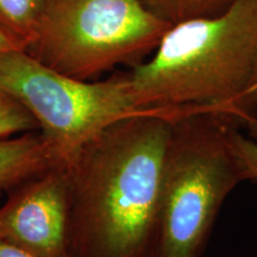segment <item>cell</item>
Masks as SVG:
<instances>
[{
    "label": "cell",
    "instance_id": "5bb4252c",
    "mask_svg": "<svg viewBox=\"0 0 257 257\" xmlns=\"http://www.w3.org/2000/svg\"><path fill=\"white\" fill-rule=\"evenodd\" d=\"M244 105L248 110H251V107L257 108V68L255 75L251 80V83H250L245 94H244Z\"/></svg>",
    "mask_w": 257,
    "mask_h": 257
},
{
    "label": "cell",
    "instance_id": "7c38bea8",
    "mask_svg": "<svg viewBox=\"0 0 257 257\" xmlns=\"http://www.w3.org/2000/svg\"><path fill=\"white\" fill-rule=\"evenodd\" d=\"M0 257H37L15 244L0 239Z\"/></svg>",
    "mask_w": 257,
    "mask_h": 257
},
{
    "label": "cell",
    "instance_id": "277c9868",
    "mask_svg": "<svg viewBox=\"0 0 257 257\" xmlns=\"http://www.w3.org/2000/svg\"><path fill=\"white\" fill-rule=\"evenodd\" d=\"M170 27L142 0H46L25 51L64 75L92 80L143 62Z\"/></svg>",
    "mask_w": 257,
    "mask_h": 257
},
{
    "label": "cell",
    "instance_id": "7a4b0ae2",
    "mask_svg": "<svg viewBox=\"0 0 257 257\" xmlns=\"http://www.w3.org/2000/svg\"><path fill=\"white\" fill-rule=\"evenodd\" d=\"M257 68V0L172 25L149 60L128 72L147 108H207L257 131L244 94Z\"/></svg>",
    "mask_w": 257,
    "mask_h": 257
},
{
    "label": "cell",
    "instance_id": "3957f363",
    "mask_svg": "<svg viewBox=\"0 0 257 257\" xmlns=\"http://www.w3.org/2000/svg\"><path fill=\"white\" fill-rule=\"evenodd\" d=\"M239 121L210 110L175 118L167 148L154 257H201L242 178L229 133Z\"/></svg>",
    "mask_w": 257,
    "mask_h": 257
},
{
    "label": "cell",
    "instance_id": "8992f818",
    "mask_svg": "<svg viewBox=\"0 0 257 257\" xmlns=\"http://www.w3.org/2000/svg\"><path fill=\"white\" fill-rule=\"evenodd\" d=\"M69 200L63 163L25 180L0 206V239L37 257H69Z\"/></svg>",
    "mask_w": 257,
    "mask_h": 257
},
{
    "label": "cell",
    "instance_id": "52a82bcc",
    "mask_svg": "<svg viewBox=\"0 0 257 257\" xmlns=\"http://www.w3.org/2000/svg\"><path fill=\"white\" fill-rule=\"evenodd\" d=\"M42 135L27 133L0 140V191H11L25 180L60 165Z\"/></svg>",
    "mask_w": 257,
    "mask_h": 257
},
{
    "label": "cell",
    "instance_id": "4fadbf2b",
    "mask_svg": "<svg viewBox=\"0 0 257 257\" xmlns=\"http://www.w3.org/2000/svg\"><path fill=\"white\" fill-rule=\"evenodd\" d=\"M17 50H24V47L22 46L19 42H17L15 38L9 36L6 32H4L0 29V57L8 53H12V51Z\"/></svg>",
    "mask_w": 257,
    "mask_h": 257
},
{
    "label": "cell",
    "instance_id": "30bf717a",
    "mask_svg": "<svg viewBox=\"0 0 257 257\" xmlns=\"http://www.w3.org/2000/svg\"><path fill=\"white\" fill-rule=\"evenodd\" d=\"M36 120L19 102L0 88V140L34 133Z\"/></svg>",
    "mask_w": 257,
    "mask_h": 257
},
{
    "label": "cell",
    "instance_id": "6da1fadb",
    "mask_svg": "<svg viewBox=\"0 0 257 257\" xmlns=\"http://www.w3.org/2000/svg\"><path fill=\"white\" fill-rule=\"evenodd\" d=\"M195 110L118 120L64 161L69 257H154L173 123Z\"/></svg>",
    "mask_w": 257,
    "mask_h": 257
},
{
    "label": "cell",
    "instance_id": "ba28073f",
    "mask_svg": "<svg viewBox=\"0 0 257 257\" xmlns=\"http://www.w3.org/2000/svg\"><path fill=\"white\" fill-rule=\"evenodd\" d=\"M46 0H0V29L27 49L34 40Z\"/></svg>",
    "mask_w": 257,
    "mask_h": 257
},
{
    "label": "cell",
    "instance_id": "5b68a950",
    "mask_svg": "<svg viewBox=\"0 0 257 257\" xmlns=\"http://www.w3.org/2000/svg\"><path fill=\"white\" fill-rule=\"evenodd\" d=\"M0 88L34 117L42 137L62 163L115 121L181 111L144 107L128 73L100 81L80 80L49 68L24 50L0 57Z\"/></svg>",
    "mask_w": 257,
    "mask_h": 257
},
{
    "label": "cell",
    "instance_id": "9c48e42d",
    "mask_svg": "<svg viewBox=\"0 0 257 257\" xmlns=\"http://www.w3.org/2000/svg\"><path fill=\"white\" fill-rule=\"evenodd\" d=\"M157 17L175 25L221 14L233 0H142Z\"/></svg>",
    "mask_w": 257,
    "mask_h": 257
},
{
    "label": "cell",
    "instance_id": "8fae6325",
    "mask_svg": "<svg viewBox=\"0 0 257 257\" xmlns=\"http://www.w3.org/2000/svg\"><path fill=\"white\" fill-rule=\"evenodd\" d=\"M237 125H232L229 133L231 150L238 166L242 181L257 184V142L240 133Z\"/></svg>",
    "mask_w": 257,
    "mask_h": 257
}]
</instances>
